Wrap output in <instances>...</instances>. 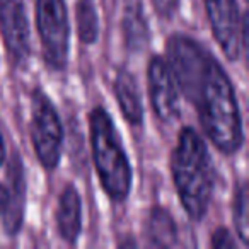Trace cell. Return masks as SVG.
Masks as SVG:
<instances>
[{
    "label": "cell",
    "mask_w": 249,
    "mask_h": 249,
    "mask_svg": "<svg viewBox=\"0 0 249 249\" xmlns=\"http://www.w3.org/2000/svg\"><path fill=\"white\" fill-rule=\"evenodd\" d=\"M0 35L11 60L22 65L31 52L24 0H0Z\"/></svg>",
    "instance_id": "ba28073f"
},
{
    "label": "cell",
    "mask_w": 249,
    "mask_h": 249,
    "mask_svg": "<svg viewBox=\"0 0 249 249\" xmlns=\"http://www.w3.org/2000/svg\"><path fill=\"white\" fill-rule=\"evenodd\" d=\"M181 0H152L154 9L162 19H173L178 12Z\"/></svg>",
    "instance_id": "e0dca14e"
},
{
    "label": "cell",
    "mask_w": 249,
    "mask_h": 249,
    "mask_svg": "<svg viewBox=\"0 0 249 249\" xmlns=\"http://www.w3.org/2000/svg\"><path fill=\"white\" fill-rule=\"evenodd\" d=\"M31 140L39 164L46 171L56 169L62 157L63 126L55 104L39 89L33 92L31 101Z\"/></svg>",
    "instance_id": "5b68a950"
},
{
    "label": "cell",
    "mask_w": 249,
    "mask_h": 249,
    "mask_svg": "<svg viewBox=\"0 0 249 249\" xmlns=\"http://www.w3.org/2000/svg\"><path fill=\"white\" fill-rule=\"evenodd\" d=\"M4 160H5V142H4V137H2V133H0V167H2Z\"/></svg>",
    "instance_id": "ac0fdd59"
},
{
    "label": "cell",
    "mask_w": 249,
    "mask_h": 249,
    "mask_svg": "<svg viewBox=\"0 0 249 249\" xmlns=\"http://www.w3.org/2000/svg\"><path fill=\"white\" fill-rule=\"evenodd\" d=\"M121 31L126 48L132 52H142L150 39L149 24L143 14L142 2L133 0L124 5L123 19H121Z\"/></svg>",
    "instance_id": "7c38bea8"
},
{
    "label": "cell",
    "mask_w": 249,
    "mask_h": 249,
    "mask_svg": "<svg viewBox=\"0 0 249 249\" xmlns=\"http://www.w3.org/2000/svg\"><path fill=\"white\" fill-rule=\"evenodd\" d=\"M120 246L123 248V246H137V242L133 241H124V242H120Z\"/></svg>",
    "instance_id": "d6986e66"
},
{
    "label": "cell",
    "mask_w": 249,
    "mask_h": 249,
    "mask_svg": "<svg viewBox=\"0 0 249 249\" xmlns=\"http://www.w3.org/2000/svg\"><path fill=\"white\" fill-rule=\"evenodd\" d=\"M212 35L229 62L241 58V21L237 0H203Z\"/></svg>",
    "instance_id": "8992f818"
},
{
    "label": "cell",
    "mask_w": 249,
    "mask_h": 249,
    "mask_svg": "<svg viewBox=\"0 0 249 249\" xmlns=\"http://www.w3.org/2000/svg\"><path fill=\"white\" fill-rule=\"evenodd\" d=\"M56 231L69 244H75L82 232V200L73 184H67L60 193L56 207Z\"/></svg>",
    "instance_id": "30bf717a"
},
{
    "label": "cell",
    "mask_w": 249,
    "mask_h": 249,
    "mask_svg": "<svg viewBox=\"0 0 249 249\" xmlns=\"http://www.w3.org/2000/svg\"><path fill=\"white\" fill-rule=\"evenodd\" d=\"M147 90L156 116L171 123L179 116V89L167 60L156 55L147 67Z\"/></svg>",
    "instance_id": "52a82bcc"
},
{
    "label": "cell",
    "mask_w": 249,
    "mask_h": 249,
    "mask_svg": "<svg viewBox=\"0 0 249 249\" xmlns=\"http://www.w3.org/2000/svg\"><path fill=\"white\" fill-rule=\"evenodd\" d=\"M9 184L0 183V220L9 235H16L22 227L26 207V178L18 156L9 167Z\"/></svg>",
    "instance_id": "9c48e42d"
},
{
    "label": "cell",
    "mask_w": 249,
    "mask_h": 249,
    "mask_svg": "<svg viewBox=\"0 0 249 249\" xmlns=\"http://www.w3.org/2000/svg\"><path fill=\"white\" fill-rule=\"evenodd\" d=\"M77 35L84 45H94L99 38V16L92 0H79L75 5Z\"/></svg>",
    "instance_id": "5bb4252c"
},
{
    "label": "cell",
    "mask_w": 249,
    "mask_h": 249,
    "mask_svg": "<svg viewBox=\"0 0 249 249\" xmlns=\"http://www.w3.org/2000/svg\"><path fill=\"white\" fill-rule=\"evenodd\" d=\"M36 29L45 62L53 70H63L70 53V22L65 0H36Z\"/></svg>",
    "instance_id": "277c9868"
},
{
    "label": "cell",
    "mask_w": 249,
    "mask_h": 249,
    "mask_svg": "<svg viewBox=\"0 0 249 249\" xmlns=\"http://www.w3.org/2000/svg\"><path fill=\"white\" fill-rule=\"evenodd\" d=\"M174 188L186 215L200 222L207 215L213 193V169L203 139L191 126H184L171 156Z\"/></svg>",
    "instance_id": "7a4b0ae2"
},
{
    "label": "cell",
    "mask_w": 249,
    "mask_h": 249,
    "mask_svg": "<svg viewBox=\"0 0 249 249\" xmlns=\"http://www.w3.org/2000/svg\"><path fill=\"white\" fill-rule=\"evenodd\" d=\"M113 90L116 96L118 106H120L123 118L133 126H139L143 121V104L142 94L139 89L135 75L128 69H121L116 73L113 82Z\"/></svg>",
    "instance_id": "8fae6325"
},
{
    "label": "cell",
    "mask_w": 249,
    "mask_h": 249,
    "mask_svg": "<svg viewBox=\"0 0 249 249\" xmlns=\"http://www.w3.org/2000/svg\"><path fill=\"white\" fill-rule=\"evenodd\" d=\"M232 218H234L235 234L246 248L248 246V184L246 183H241L234 191Z\"/></svg>",
    "instance_id": "9a60e30c"
},
{
    "label": "cell",
    "mask_w": 249,
    "mask_h": 249,
    "mask_svg": "<svg viewBox=\"0 0 249 249\" xmlns=\"http://www.w3.org/2000/svg\"><path fill=\"white\" fill-rule=\"evenodd\" d=\"M145 234L149 244L156 248H171L178 242L176 222L162 207H156L150 210L145 224Z\"/></svg>",
    "instance_id": "4fadbf2b"
},
{
    "label": "cell",
    "mask_w": 249,
    "mask_h": 249,
    "mask_svg": "<svg viewBox=\"0 0 249 249\" xmlns=\"http://www.w3.org/2000/svg\"><path fill=\"white\" fill-rule=\"evenodd\" d=\"M212 248L213 249H235L237 242H235L234 235L227 231L225 227H218L217 231L212 234Z\"/></svg>",
    "instance_id": "2e32d148"
},
{
    "label": "cell",
    "mask_w": 249,
    "mask_h": 249,
    "mask_svg": "<svg viewBox=\"0 0 249 249\" xmlns=\"http://www.w3.org/2000/svg\"><path fill=\"white\" fill-rule=\"evenodd\" d=\"M89 132L92 159L101 186L111 200L121 203L132 191L133 171L114 121L103 106L90 111Z\"/></svg>",
    "instance_id": "3957f363"
},
{
    "label": "cell",
    "mask_w": 249,
    "mask_h": 249,
    "mask_svg": "<svg viewBox=\"0 0 249 249\" xmlns=\"http://www.w3.org/2000/svg\"><path fill=\"white\" fill-rule=\"evenodd\" d=\"M188 101L198 109L205 135L218 152L232 156L241 149L244 128L237 94L231 77L213 55Z\"/></svg>",
    "instance_id": "6da1fadb"
}]
</instances>
